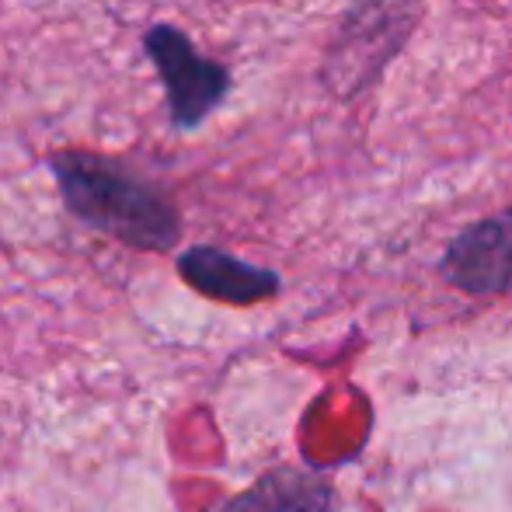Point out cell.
<instances>
[{"instance_id": "obj_1", "label": "cell", "mask_w": 512, "mask_h": 512, "mask_svg": "<svg viewBox=\"0 0 512 512\" xmlns=\"http://www.w3.org/2000/svg\"><path fill=\"white\" fill-rule=\"evenodd\" d=\"M46 168L63 209L95 234L150 255H164L182 241V209L175 196L129 157L56 147L46 154Z\"/></svg>"}, {"instance_id": "obj_2", "label": "cell", "mask_w": 512, "mask_h": 512, "mask_svg": "<svg viewBox=\"0 0 512 512\" xmlns=\"http://www.w3.org/2000/svg\"><path fill=\"white\" fill-rule=\"evenodd\" d=\"M140 46L161 81L168 126L175 133H196L199 126H206L209 115L220 112L234 91V74L227 63L206 56L196 39L171 21H154L143 32Z\"/></svg>"}, {"instance_id": "obj_3", "label": "cell", "mask_w": 512, "mask_h": 512, "mask_svg": "<svg viewBox=\"0 0 512 512\" xmlns=\"http://www.w3.org/2000/svg\"><path fill=\"white\" fill-rule=\"evenodd\" d=\"M408 28L411 14L401 7V0H352L324 81L335 88V95L363 91L373 74L401 49Z\"/></svg>"}, {"instance_id": "obj_4", "label": "cell", "mask_w": 512, "mask_h": 512, "mask_svg": "<svg viewBox=\"0 0 512 512\" xmlns=\"http://www.w3.org/2000/svg\"><path fill=\"white\" fill-rule=\"evenodd\" d=\"M439 276L460 293H512V206L460 230L439 258Z\"/></svg>"}, {"instance_id": "obj_5", "label": "cell", "mask_w": 512, "mask_h": 512, "mask_svg": "<svg viewBox=\"0 0 512 512\" xmlns=\"http://www.w3.org/2000/svg\"><path fill=\"white\" fill-rule=\"evenodd\" d=\"M175 265L178 276L192 290L209 300H220V304H262V300H272L283 290V279H279L276 269L244 262V258L230 255V251L216 248V244H192V248H185L178 255Z\"/></svg>"}, {"instance_id": "obj_6", "label": "cell", "mask_w": 512, "mask_h": 512, "mask_svg": "<svg viewBox=\"0 0 512 512\" xmlns=\"http://www.w3.org/2000/svg\"><path fill=\"white\" fill-rule=\"evenodd\" d=\"M209 512H331V481L310 467H276Z\"/></svg>"}]
</instances>
